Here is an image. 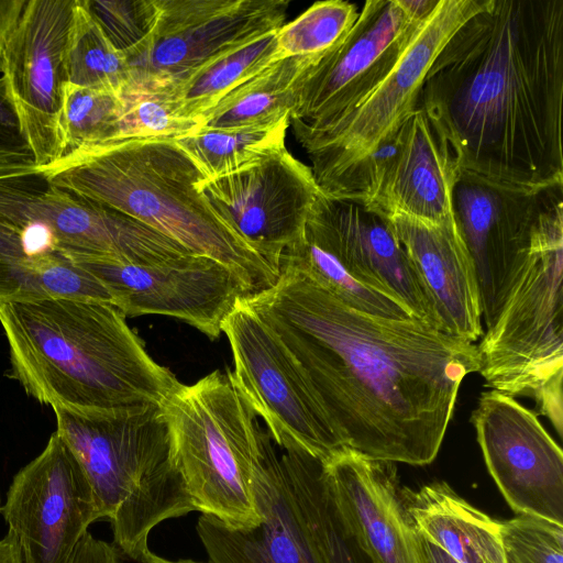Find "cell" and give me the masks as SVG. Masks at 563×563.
<instances>
[{
    "label": "cell",
    "mask_w": 563,
    "mask_h": 563,
    "mask_svg": "<svg viewBox=\"0 0 563 563\" xmlns=\"http://www.w3.org/2000/svg\"><path fill=\"white\" fill-rule=\"evenodd\" d=\"M240 301L289 352L343 448L374 461H434L462 382L479 369L475 343L358 310L289 266Z\"/></svg>",
    "instance_id": "1"
},
{
    "label": "cell",
    "mask_w": 563,
    "mask_h": 563,
    "mask_svg": "<svg viewBox=\"0 0 563 563\" xmlns=\"http://www.w3.org/2000/svg\"><path fill=\"white\" fill-rule=\"evenodd\" d=\"M418 106L462 173L563 185V0H487L433 60Z\"/></svg>",
    "instance_id": "2"
},
{
    "label": "cell",
    "mask_w": 563,
    "mask_h": 563,
    "mask_svg": "<svg viewBox=\"0 0 563 563\" xmlns=\"http://www.w3.org/2000/svg\"><path fill=\"white\" fill-rule=\"evenodd\" d=\"M9 376L52 408L161 405L181 383L158 364L126 316L106 301L47 298L0 306Z\"/></svg>",
    "instance_id": "3"
},
{
    "label": "cell",
    "mask_w": 563,
    "mask_h": 563,
    "mask_svg": "<svg viewBox=\"0 0 563 563\" xmlns=\"http://www.w3.org/2000/svg\"><path fill=\"white\" fill-rule=\"evenodd\" d=\"M37 169L51 184L130 216L194 254L225 264L252 294L278 278L279 272L201 192V175L173 139H121Z\"/></svg>",
    "instance_id": "4"
},
{
    "label": "cell",
    "mask_w": 563,
    "mask_h": 563,
    "mask_svg": "<svg viewBox=\"0 0 563 563\" xmlns=\"http://www.w3.org/2000/svg\"><path fill=\"white\" fill-rule=\"evenodd\" d=\"M53 410L56 432L84 470L101 519L111 523L113 544L140 563L154 528L195 511L161 405Z\"/></svg>",
    "instance_id": "5"
},
{
    "label": "cell",
    "mask_w": 563,
    "mask_h": 563,
    "mask_svg": "<svg viewBox=\"0 0 563 563\" xmlns=\"http://www.w3.org/2000/svg\"><path fill=\"white\" fill-rule=\"evenodd\" d=\"M563 187L544 206L525 262L477 345L485 386L537 404L563 433Z\"/></svg>",
    "instance_id": "6"
},
{
    "label": "cell",
    "mask_w": 563,
    "mask_h": 563,
    "mask_svg": "<svg viewBox=\"0 0 563 563\" xmlns=\"http://www.w3.org/2000/svg\"><path fill=\"white\" fill-rule=\"evenodd\" d=\"M161 410L195 510L234 528L260 522L254 482L272 438L231 369L181 384Z\"/></svg>",
    "instance_id": "7"
},
{
    "label": "cell",
    "mask_w": 563,
    "mask_h": 563,
    "mask_svg": "<svg viewBox=\"0 0 563 563\" xmlns=\"http://www.w3.org/2000/svg\"><path fill=\"white\" fill-rule=\"evenodd\" d=\"M486 2L439 0L387 76L353 111L321 131L292 126L325 196L334 197L355 167L417 108L433 60L457 29Z\"/></svg>",
    "instance_id": "8"
},
{
    "label": "cell",
    "mask_w": 563,
    "mask_h": 563,
    "mask_svg": "<svg viewBox=\"0 0 563 563\" xmlns=\"http://www.w3.org/2000/svg\"><path fill=\"white\" fill-rule=\"evenodd\" d=\"M0 221L44 224L70 261L87 256L152 265L194 254L130 216L51 184L37 168L0 176Z\"/></svg>",
    "instance_id": "9"
},
{
    "label": "cell",
    "mask_w": 563,
    "mask_h": 563,
    "mask_svg": "<svg viewBox=\"0 0 563 563\" xmlns=\"http://www.w3.org/2000/svg\"><path fill=\"white\" fill-rule=\"evenodd\" d=\"M222 332L232 353L234 382L276 445L322 462L344 449L289 352L241 301Z\"/></svg>",
    "instance_id": "10"
},
{
    "label": "cell",
    "mask_w": 563,
    "mask_h": 563,
    "mask_svg": "<svg viewBox=\"0 0 563 563\" xmlns=\"http://www.w3.org/2000/svg\"><path fill=\"white\" fill-rule=\"evenodd\" d=\"M289 3L288 0H155L157 12L152 32L141 52L126 59L130 70L126 88L157 87L181 80L222 55L279 30L285 24Z\"/></svg>",
    "instance_id": "11"
},
{
    "label": "cell",
    "mask_w": 563,
    "mask_h": 563,
    "mask_svg": "<svg viewBox=\"0 0 563 563\" xmlns=\"http://www.w3.org/2000/svg\"><path fill=\"white\" fill-rule=\"evenodd\" d=\"M426 18L410 13L404 0L366 1L353 26L309 68L290 124L321 131L353 111L387 76Z\"/></svg>",
    "instance_id": "12"
},
{
    "label": "cell",
    "mask_w": 563,
    "mask_h": 563,
    "mask_svg": "<svg viewBox=\"0 0 563 563\" xmlns=\"http://www.w3.org/2000/svg\"><path fill=\"white\" fill-rule=\"evenodd\" d=\"M108 289L126 317L159 314L179 319L209 339L238 302L252 294L231 267L208 256L190 254L152 265L120 263L104 257H73Z\"/></svg>",
    "instance_id": "13"
},
{
    "label": "cell",
    "mask_w": 563,
    "mask_h": 563,
    "mask_svg": "<svg viewBox=\"0 0 563 563\" xmlns=\"http://www.w3.org/2000/svg\"><path fill=\"white\" fill-rule=\"evenodd\" d=\"M0 514L24 563H68L88 527L101 520L84 470L56 431L14 475Z\"/></svg>",
    "instance_id": "14"
},
{
    "label": "cell",
    "mask_w": 563,
    "mask_h": 563,
    "mask_svg": "<svg viewBox=\"0 0 563 563\" xmlns=\"http://www.w3.org/2000/svg\"><path fill=\"white\" fill-rule=\"evenodd\" d=\"M559 187L529 189L461 172L453 212L474 263L485 329L495 321L540 214Z\"/></svg>",
    "instance_id": "15"
},
{
    "label": "cell",
    "mask_w": 563,
    "mask_h": 563,
    "mask_svg": "<svg viewBox=\"0 0 563 563\" xmlns=\"http://www.w3.org/2000/svg\"><path fill=\"white\" fill-rule=\"evenodd\" d=\"M76 0H27L3 56L5 78L37 168L63 157L66 55Z\"/></svg>",
    "instance_id": "16"
},
{
    "label": "cell",
    "mask_w": 563,
    "mask_h": 563,
    "mask_svg": "<svg viewBox=\"0 0 563 563\" xmlns=\"http://www.w3.org/2000/svg\"><path fill=\"white\" fill-rule=\"evenodd\" d=\"M471 421L487 470L512 510L563 525V453L537 413L490 390L479 396Z\"/></svg>",
    "instance_id": "17"
},
{
    "label": "cell",
    "mask_w": 563,
    "mask_h": 563,
    "mask_svg": "<svg viewBox=\"0 0 563 563\" xmlns=\"http://www.w3.org/2000/svg\"><path fill=\"white\" fill-rule=\"evenodd\" d=\"M199 189L218 213L274 268L302 235L319 197L311 168L283 148L260 164Z\"/></svg>",
    "instance_id": "18"
},
{
    "label": "cell",
    "mask_w": 563,
    "mask_h": 563,
    "mask_svg": "<svg viewBox=\"0 0 563 563\" xmlns=\"http://www.w3.org/2000/svg\"><path fill=\"white\" fill-rule=\"evenodd\" d=\"M323 471L342 523L371 563H427L395 463L344 448L323 462Z\"/></svg>",
    "instance_id": "19"
},
{
    "label": "cell",
    "mask_w": 563,
    "mask_h": 563,
    "mask_svg": "<svg viewBox=\"0 0 563 563\" xmlns=\"http://www.w3.org/2000/svg\"><path fill=\"white\" fill-rule=\"evenodd\" d=\"M273 442L254 482L260 522L234 528L208 515L198 519L208 563H327Z\"/></svg>",
    "instance_id": "20"
},
{
    "label": "cell",
    "mask_w": 563,
    "mask_h": 563,
    "mask_svg": "<svg viewBox=\"0 0 563 563\" xmlns=\"http://www.w3.org/2000/svg\"><path fill=\"white\" fill-rule=\"evenodd\" d=\"M383 216L423 284L441 331L472 343L479 340L484 332L479 288L459 227L398 212Z\"/></svg>",
    "instance_id": "21"
},
{
    "label": "cell",
    "mask_w": 563,
    "mask_h": 563,
    "mask_svg": "<svg viewBox=\"0 0 563 563\" xmlns=\"http://www.w3.org/2000/svg\"><path fill=\"white\" fill-rule=\"evenodd\" d=\"M461 169L442 131L420 107L400 126V147L372 199L363 205L380 214L393 212L457 225L453 191Z\"/></svg>",
    "instance_id": "22"
},
{
    "label": "cell",
    "mask_w": 563,
    "mask_h": 563,
    "mask_svg": "<svg viewBox=\"0 0 563 563\" xmlns=\"http://www.w3.org/2000/svg\"><path fill=\"white\" fill-rule=\"evenodd\" d=\"M280 266L301 271L364 312L397 320L415 318L339 228L324 194L313 206L301 238L282 255Z\"/></svg>",
    "instance_id": "23"
},
{
    "label": "cell",
    "mask_w": 563,
    "mask_h": 563,
    "mask_svg": "<svg viewBox=\"0 0 563 563\" xmlns=\"http://www.w3.org/2000/svg\"><path fill=\"white\" fill-rule=\"evenodd\" d=\"M402 496L419 533L456 563H505L501 522L468 504L449 484L430 483L402 490Z\"/></svg>",
    "instance_id": "24"
},
{
    "label": "cell",
    "mask_w": 563,
    "mask_h": 563,
    "mask_svg": "<svg viewBox=\"0 0 563 563\" xmlns=\"http://www.w3.org/2000/svg\"><path fill=\"white\" fill-rule=\"evenodd\" d=\"M328 201L339 228L371 271L416 319L441 331L433 303L387 219L353 200Z\"/></svg>",
    "instance_id": "25"
},
{
    "label": "cell",
    "mask_w": 563,
    "mask_h": 563,
    "mask_svg": "<svg viewBox=\"0 0 563 563\" xmlns=\"http://www.w3.org/2000/svg\"><path fill=\"white\" fill-rule=\"evenodd\" d=\"M47 298L113 305L108 289L91 273L62 255H30L14 231L0 223V306Z\"/></svg>",
    "instance_id": "26"
},
{
    "label": "cell",
    "mask_w": 563,
    "mask_h": 563,
    "mask_svg": "<svg viewBox=\"0 0 563 563\" xmlns=\"http://www.w3.org/2000/svg\"><path fill=\"white\" fill-rule=\"evenodd\" d=\"M320 56H292L273 63L205 112L201 130L242 129L290 114L302 79Z\"/></svg>",
    "instance_id": "27"
},
{
    "label": "cell",
    "mask_w": 563,
    "mask_h": 563,
    "mask_svg": "<svg viewBox=\"0 0 563 563\" xmlns=\"http://www.w3.org/2000/svg\"><path fill=\"white\" fill-rule=\"evenodd\" d=\"M277 31L222 55L181 80L155 88L167 96L177 115L202 120L201 115L234 88L278 62Z\"/></svg>",
    "instance_id": "28"
},
{
    "label": "cell",
    "mask_w": 563,
    "mask_h": 563,
    "mask_svg": "<svg viewBox=\"0 0 563 563\" xmlns=\"http://www.w3.org/2000/svg\"><path fill=\"white\" fill-rule=\"evenodd\" d=\"M290 114L276 121L234 130H200L173 139L192 162L202 180L249 169L285 148Z\"/></svg>",
    "instance_id": "29"
},
{
    "label": "cell",
    "mask_w": 563,
    "mask_h": 563,
    "mask_svg": "<svg viewBox=\"0 0 563 563\" xmlns=\"http://www.w3.org/2000/svg\"><path fill=\"white\" fill-rule=\"evenodd\" d=\"M66 70L67 82L70 85L111 91L119 96L130 81L124 54L109 41L82 0H76Z\"/></svg>",
    "instance_id": "30"
},
{
    "label": "cell",
    "mask_w": 563,
    "mask_h": 563,
    "mask_svg": "<svg viewBox=\"0 0 563 563\" xmlns=\"http://www.w3.org/2000/svg\"><path fill=\"white\" fill-rule=\"evenodd\" d=\"M64 154L124 139L119 95L66 84L60 119Z\"/></svg>",
    "instance_id": "31"
},
{
    "label": "cell",
    "mask_w": 563,
    "mask_h": 563,
    "mask_svg": "<svg viewBox=\"0 0 563 563\" xmlns=\"http://www.w3.org/2000/svg\"><path fill=\"white\" fill-rule=\"evenodd\" d=\"M358 12L350 1L314 2L276 32L277 59L324 53L353 26Z\"/></svg>",
    "instance_id": "32"
},
{
    "label": "cell",
    "mask_w": 563,
    "mask_h": 563,
    "mask_svg": "<svg viewBox=\"0 0 563 563\" xmlns=\"http://www.w3.org/2000/svg\"><path fill=\"white\" fill-rule=\"evenodd\" d=\"M120 98L124 139H176L202 129V120L177 115L158 88H128Z\"/></svg>",
    "instance_id": "33"
},
{
    "label": "cell",
    "mask_w": 563,
    "mask_h": 563,
    "mask_svg": "<svg viewBox=\"0 0 563 563\" xmlns=\"http://www.w3.org/2000/svg\"><path fill=\"white\" fill-rule=\"evenodd\" d=\"M82 2L109 41L126 59L141 52L155 23V0Z\"/></svg>",
    "instance_id": "34"
},
{
    "label": "cell",
    "mask_w": 563,
    "mask_h": 563,
    "mask_svg": "<svg viewBox=\"0 0 563 563\" xmlns=\"http://www.w3.org/2000/svg\"><path fill=\"white\" fill-rule=\"evenodd\" d=\"M505 563H563V525L519 515L501 522Z\"/></svg>",
    "instance_id": "35"
},
{
    "label": "cell",
    "mask_w": 563,
    "mask_h": 563,
    "mask_svg": "<svg viewBox=\"0 0 563 563\" xmlns=\"http://www.w3.org/2000/svg\"><path fill=\"white\" fill-rule=\"evenodd\" d=\"M5 78L0 77V176L36 169Z\"/></svg>",
    "instance_id": "36"
},
{
    "label": "cell",
    "mask_w": 563,
    "mask_h": 563,
    "mask_svg": "<svg viewBox=\"0 0 563 563\" xmlns=\"http://www.w3.org/2000/svg\"><path fill=\"white\" fill-rule=\"evenodd\" d=\"M68 563H123L114 544L95 538L87 531L77 544Z\"/></svg>",
    "instance_id": "37"
},
{
    "label": "cell",
    "mask_w": 563,
    "mask_h": 563,
    "mask_svg": "<svg viewBox=\"0 0 563 563\" xmlns=\"http://www.w3.org/2000/svg\"><path fill=\"white\" fill-rule=\"evenodd\" d=\"M27 0H0V71L7 44L14 32Z\"/></svg>",
    "instance_id": "38"
},
{
    "label": "cell",
    "mask_w": 563,
    "mask_h": 563,
    "mask_svg": "<svg viewBox=\"0 0 563 563\" xmlns=\"http://www.w3.org/2000/svg\"><path fill=\"white\" fill-rule=\"evenodd\" d=\"M0 563H24L20 544L10 530L0 540Z\"/></svg>",
    "instance_id": "39"
},
{
    "label": "cell",
    "mask_w": 563,
    "mask_h": 563,
    "mask_svg": "<svg viewBox=\"0 0 563 563\" xmlns=\"http://www.w3.org/2000/svg\"><path fill=\"white\" fill-rule=\"evenodd\" d=\"M421 543L427 563H456L443 550L422 536Z\"/></svg>",
    "instance_id": "40"
},
{
    "label": "cell",
    "mask_w": 563,
    "mask_h": 563,
    "mask_svg": "<svg viewBox=\"0 0 563 563\" xmlns=\"http://www.w3.org/2000/svg\"><path fill=\"white\" fill-rule=\"evenodd\" d=\"M140 563H202L190 559L168 560L153 553L150 549L145 552Z\"/></svg>",
    "instance_id": "41"
},
{
    "label": "cell",
    "mask_w": 563,
    "mask_h": 563,
    "mask_svg": "<svg viewBox=\"0 0 563 563\" xmlns=\"http://www.w3.org/2000/svg\"><path fill=\"white\" fill-rule=\"evenodd\" d=\"M1 506H2V505H1V498H0V510H1Z\"/></svg>",
    "instance_id": "42"
}]
</instances>
